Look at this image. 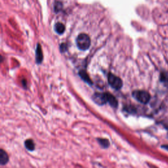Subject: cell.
I'll list each match as a JSON object with an SVG mask.
<instances>
[{
    "mask_svg": "<svg viewBox=\"0 0 168 168\" xmlns=\"http://www.w3.org/2000/svg\"><path fill=\"white\" fill-rule=\"evenodd\" d=\"M77 47L81 51H86L91 46V39L86 33H80L76 40Z\"/></svg>",
    "mask_w": 168,
    "mask_h": 168,
    "instance_id": "cell-1",
    "label": "cell"
},
{
    "mask_svg": "<svg viewBox=\"0 0 168 168\" xmlns=\"http://www.w3.org/2000/svg\"><path fill=\"white\" fill-rule=\"evenodd\" d=\"M133 97L142 104H147L150 99V95L146 91L136 90L132 93Z\"/></svg>",
    "mask_w": 168,
    "mask_h": 168,
    "instance_id": "cell-2",
    "label": "cell"
},
{
    "mask_svg": "<svg viewBox=\"0 0 168 168\" xmlns=\"http://www.w3.org/2000/svg\"><path fill=\"white\" fill-rule=\"evenodd\" d=\"M108 81L109 85L116 90L121 89L123 86V81L122 79L112 73H109L108 75Z\"/></svg>",
    "mask_w": 168,
    "mask_h": 168,
    "instance_id": "cell-3",
    "label": "cell"
},
{
    "mask_svg": "<svg viewBox=\"0 0 168 168\" xmlns=\"http://www.w3.org/2000/svg\"><path fill=\"white\" fill-rule=\"evenodd\" d=\"M92 99L98 105H104L108 102L107 93H95L92 96Z\"/></svg>",
    "mask_w": 168,
    "mask_h": 168,
    "instance_id": "cell-4",
    "label": "cell"
},
{
    "mask_svg": "<svg viewBox=\"0 0 168 168\" xmlns=\"http://www.w3.org/2000/svg\"><path fill=\"white\" fill-rule=\"evenodd\" d=\"M43 60H44V55H43L42 47L40 44H38L36 49V61L37 64H40Z\"/></svg>",
    "mask_w": 168,
    "mask_h": 168,
    "instance_id": "cell-5",
    "label": "cell"
},
{
    "mask_svg": "<svg viewBox=\"0 0 168 168\" xmlns=\"http://www.w3.org/2000/svg\"><path fill=\"white\" fill-rule=\"evenodd\" d=\"M107 98H108V102L112 108L116 109L118 106V101L115 96H114L111 93H107Z\"/></svg>",
    "mask_w": 168,
    "mask_h": 168,
    "instance_id": "cell-6",
    "label": "cell"
},
{
    "mask_svg": "<svg viewBox=\"0 0 168 168\" xmlns=\"http://www.w3.org/2000/svg\"><path fill=\"white\" fill-rule=\"evenodd\" d=\"M9 158L5 151L3 149L0 150V164L1 165H6L9 162Z\"/></svg>",
    "mask_w": 168,
    "mask_h": 168,
    "instance_id": "cell-7",
    "label": "cell"
},
{
    "mask_svg": "<svg viewBox=\"0 0 168 168\" xmlns=\"http://www.w3.org/2000/svg\"><path fill=\"white\" fill-rule=\"evenodd\" d=\"M54 30L58 34L61 35L64 32V31L66 30L65 26L61 23H57L55 24L54 26Z\"/></svg>",
    "mask_w": 168,
    "mask_h": 168,
    "instance_id": "cell-8",
    "label": "cell"
},
{
    "mask_svg": "<svg viewBox=\"0 0 168 168\" xmlns=\"http://www.w3.org/2000/svg\"><path fill=\"white\" fill-rule=\"evenodd\" d=\"M79 75L80 76L81 78L82 79V80L84 81H85V82L87 83L88 84H90V85H92V83H93L92 81L90 79L89 76H88L87 73L86 72L85 70H81L80 72H79Z\"/></svg>",
    "mask_w": 168,
    "mask_h": 168,
    "instance_id": "cell-9",
    "label": "cell"
},
{
    "mask_svg": "<svg viewBox=\"0 0 168 168\" xmlns=\"http://www.w3.org/2000/svg\"><path fill=\"white\" fill-rule=\"evenodd\" d=\"M25 146L26 149L29 151H33L35 149V143L32 139H27L25 142Z\"/></svg>",
    "mask_w": 168,
    "mask_h": 168,
    "instance_id": "cell-10",
    "label": "cell"
},
{
    "mask_svg": "<svg viewBox=\"0 0 168 168\" xmlns=\"http://www.w3.org/2000/svg\"><path fill=\"white\" fill-rule=\"evenodd\" d=\"M97 141L103 148H108L110 146V142L107 139L98 138Z\"/></svg>",
    "mask_w": 168,
    "mask_h": 168,
    "instance_id": "cell-11",
    "label": "cell"
},
{
    "mask_svg": "<svg viewBox=\"0 0 168 168\" xmlns=\"http://www.w3.org/2000/svg\"><path fill=\"white\" fill-rule=\"evenodd\" d=\"M62 9V4L61 2H56V3H55V6H54V9H55V11L56 12V13H58V12L61 11Z\"/></svg>",
    "mask_w": 168,
    "mask_h": 168,
    "instance_id": "cell-12",
    "label": "cell"
},
{
    "mask_svg": "<svg viewBox=\"0 0 168 168\" xmlns=\"http://www.w3.org/2000/svg\"><path fill=\"white\" fill-rule=\"evenodd\" d=\"M160 80L162 82H164L165 85L168 88V77L165 76V74H161L160 76Z\"/></svg>",
    "mask_w": 168,
    "mask_h": 168,
    "instance_id": "cell-13",
    "label": "cell"
},
{
    "mask_svg": "<svg viewBox=\"0 0 168 168\" xmlns=\"http://www.w3.org/2000/svg\"><path fill=\"white\" fill-rule=\"evenodd\" d=\"M60 50L62 53L66 52L68 50V45L66 44H62L60 46Z\"/></svg>",
    "mask_w": 168,
    "mask_h": 168,
    "instance_id": "cell-14",
    "label": "cell"
},
{
    "mask_svg": "<svg viewBox=\"0 0 168 168\" xmlns=\"http://www.w3.org/2000/svg\"><path fill=\"white\" fill-rule=\"evenodd\" d=\"M162 147L164 148L165 150H168V146H166V145H165V146H163Z\"/></svg>",
    "mask_w": 168,
    "mask_h": 168,
    "instance_id": "cell-15",
    "label": "cell"
}]
</instances>
